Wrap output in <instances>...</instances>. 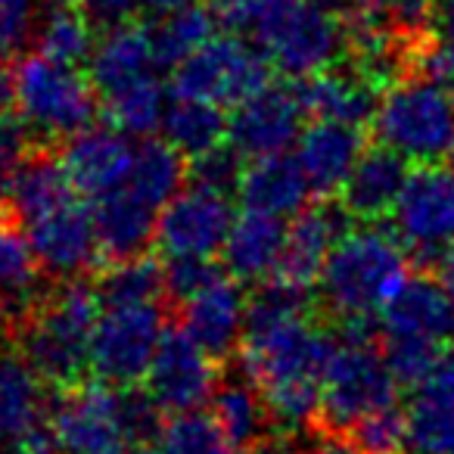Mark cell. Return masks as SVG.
Masks as SVG:
<instances>
[{
    "label": "cell",
    "instance_id": "6f0895ef",
    "mask_svg": "<svg viewBox=\"0 0 454 454\" xmlns=\"http://www.w3.org/2000/svg\"><path fill=\"white\" fill-rule=\"evenodd\" d=\"M51 7H59V4H75V0H47Z\"/></svg>",
    "mask_w": 454,
    "mask_h": 454
},
{
    "label": "cell",
    "instance_id": "e575fe53",
    "mask_svg": "<svg viewBox=\"0 0 454 454\" xmlns=\"http://www.w3.org/2000/svg\"><path fill=\"white\" fill-rule=\"evenodd\" d=\"M103 106L115 128H121L131 137H150L153 131L162 128L168 100H165L162 82L156 75H144L103 97Z\"/></svg>",
    "mask_w": 454,
    "mask_h": 454
},
{
    "label": "cell",
    "instance_id": "b9f144b4",
    "mask_svg": "<svg viewBox=\"0 0 454 454\" xmlns=\"http://www.w3.org/2000/svg\"><path fill=\"white\" fill-rule=\"evenodd\" d=\"M41 0H0V59H13L35 41Z\"/></svg>",
    "mask_w": 454,
    "mask_h": 454
},
{
    "label": "cell",
    "instance_id": "5b68a950",
    "mask_svg": "<svg viewBox=\"0 0 454 454\" xmlns=\"http://www.w3.org/2000/svg\"><path fill=\"white\" fill-rule=\"evenodd\" d=\"M97 94L90 75L78 66L57 63L44 53L22 57L16 69V109L38 146L69 140L94 125Z\"/></svg>",
    "mask_w": 454,
    "mask_h": 454
},
{
    "label": "cell",
    "instance_id": "ee69618b",
    "mask_svg": "<svg viewBox=\"0 0 454 454\" xmlns=\"http://www.w3.org/2000/svg\"><path fill=\"white\" fill-rule=\"evenodd\" d=\"M32 134H28L26 121L16 115H4L0 119V193L10 187L16 171L22 168L28 156H32Z\"/></svg>",
    "mask_w": 454,
    "mask_h": 454
},
{
    "label": "cell",
    "instance_id": "11a10c76",
    "mask_svg": "<svg viewBox=\"0 0 454 454\" xmlns=\"http://www.w3.org/2000/svg\"><path fill=\"white\" fill-rule=\"evenodd\" d=\"M243 454H284V451H278L274 445H249L243 448Z\"/></svg>",
    "mask_w": 454,
    "mask_h": 454
},
{
    "label": "cell",
    "instance_id": "7bdbcfd3",
    "mask_svg": "<svg viewBox=\"0 0 454 454\" xmlns=\"http://www.w3.org/2000/svg\"><path fill=\"white\" fill-rule=\"evenodd\" d=\"M221 278V268L215 259H202V255H165L162 262V284L165 296L175 302H187L200 290H206L212 280Z\"/></svg>",
    "mask_w": 454,
    "mask_h": 454
},
{
    "label": "cell",
    "instance_id": "d590c367",
    "mask_svg": "<svg viewBox=\"0 0 454 454\" xmlns=\"http://www.w3.org/2000/svg\"><path fill=\"white\" fill-rule=\"evenodd\" d=\"M38 53L57 59V63L82 66L90 59L97 47L94 26L84 20V13L75 4H59L41 16L38 35H35Z\"/></svg>",
    "mask_w": 454,
    "mask_h": 454
},
{
    "label": "cell",
    "instance_id": "f1b7e54d",
    "mask_svg": "<svg viewBox=\"0 0 454 454\" xmlns=\"http://www.w3.org/2000/svg\"><path fill=\"white\" fill-rule=\"evenodd\" d=\"M153 66H156V53H153L150 32L131 22V26L103 32L88 59V75L94 88L106 97L137 78L153 75Z\"/></svg>",
    "mask_w": 454,
    "mask_h": 454
},
{
    "label": "cell",
    "instance_id": "7c38bea8",
    "mask_svg": "<svg viewBox=\"0 0 454 454\" xmlns=\"http://www.w3.org/2000/svg\"><path fill=\"white\" fill-rule=\"evenodd\" d=\"M237 215L231 196L190 184L159 212L156 247L165 255L215 259L224 249Z\"/></svg>",
    "mask_w": 454,
    "mask_h": 454
},
{
    "label": "cell",
    "instance_id": "603a6c76",
    "mask_svg": "<svg viewBox=\"0 0 454 454\" xmlns=\"http://www.w3.org/2000/svg\"><path fill=\"white\" fill-rule=\"evenodd\" d=\"M286 234H290V224L280 215L255 212V208L237 215L221 249L231 278H237L240 284H265L268 278H274L284 259Z\"/></svg>",
    "mask_w": 454,
    "mask_h": 454
},
{
    "label": "cell",
    "instance_id": "1f68e13d",
    "mask_svg": "<svg viewBox=\"0 0 454 454\" xmlns=\"http://www.w3.org/2000/svg\"><path fill=\"white\" fill-rule=\"evenodd\" d=\"M184 181H187V165L181 153L168 140H144L137 146L125 187L162 212L181 193Z\"/></svg>",
    "mask_w": 454,
    "mask_h": 454
},
{
    "label": "cell",
    "instance_id": "ac0fdd59",
    "mask_svg": "<svg viewBox=\"0 0 454 454\" xmlns=\"http://www.w3.org/2000/svg\"><path fill=\"white\" fill-rule=\"evenodd\" d=\"M47 380L20 348H0V445H32L47 433Z\"/></svg>",
    "mask_w": 454,
    "mask_h": 454
},
{
    "label": "cell",
    "instance_id": "836d02e7",
    "mask_svg": "<svg viewBox=\"0 0 454 454\" xmlns=\"http://www.w3.org/2000/svg\"><path fill=\"white\" fill-rule=\"evenodd\" d=\"M215 28H218V22H215L212 10L200 7V4L156 16V22L146 28L153 41V53H156V66L175 69L190 53L200 51L208 38H215Z\"/></svg>",
    "mask_w": 454,
    "mask_h": 454
},
{
    "label": "cell",
    "instance_id": "3957f363",
    "mask_svg": "<svg viewBox=\"0 0 454 454\" xmlns=\"http://www.w3.org/2000/svg\"><path fill=\"white\" fill-rule=\"evenodd\" d=\"M97 284L84 278L63 280L20 324V352L51 386H75L90 371V336L100 317Z\"/></svg>",
    "mask_w": 454,
    "mask_h": 454
},
{
    "label": "cell",
    "instance_id": "9a60e30c",
    "mask_svg": "<svg viewBox=\"0 0 454 454\" xmlns=\"http://www.w3.org/2000/svg\"><path fill=\"white\" fill-rule=\"evenodd\" d=\"M82 200L84 196H75L22 227L41 268L53 278H84L103 259L94 227V208L84 206Z\"/></svg>",
    "mask_w": 454,
    "mask_h": 454
},
{
    "label": "cell",
    "instance_id": "f546056e",
    "mask_svg": "<svg viewBox=\"0 0 454 454\" xmlns=\"http://www.w3.org/2000/svg\"><path fill=\"white\" fill-rule=\"evenodd\" d=\"M82 196L72 187L69 175L63 168V159H53L51 153L35 150L32 156L22 162V168L16 171V177L7 187V206L10 215L20 221L22 227L38 221L41 215L53 212L63 202Z\"/></svg>",
    "mask_w": 454,
    "mask_h": 454
},
{
    "label": "cell",
    "instance_id": "9c48e42d",
    "mask_svg": "<svg viewBox=\"0 0 454 454\" xmlns=\"http://www.w3.org/2000/svg\"><path fill=\"white\" fill-rule=\"evenodd\" d=\"M57 454H137L131 429L121 411V389L109 383L69 386L51 404L47 417Z\"/></svg>",
    "mask_w": 454,
    "mask_h": 454
},
{
    "label": "cell",
    "instance_id": "7a4b0ae2",
    "mask_svg": "<svg viewBox=\"0 0 454 454\" xmlns=\"http://www.w3.org/2000/svg\"><path fill=\"white\" fill-rule=\"evenodd\" d=\"M408 278V249L395 231L364 221L342 234L324 262L315 290L340 324L373 321Z\"/></svg>",
    "mask_w": 454,
    "mask_h": 454
},
{
    "label": "cell",
    "instance_id": "94428289",
    "mask_svg": "<svg viewBox=\"0 0 454 454\" xmlns=\"http://www.w3.org/2000/svg\"><path fill=\"white\" fill-rule=\"evenodd\" d=\"M28 454H32V451H28Z\"/></svg>",
    "mask_w": 454,
    "mask_h": 454
},
{
    "label": "cell",
    "instance_id": "d4e9b609",
    "mask_svg": "<svg viewBox=\"0 0 454 454\" xmlns=\"http://www.w3.org/2000/svg\"><path fill=\"white\" fill-rule=\"evenodd\" d=\"M404 417L411 451L454 454V348L442 352L429 380L414 389Z\"/></svg>",
    "mask_w": 454,
    "mask_h": 454
},
{
    "label": "cell",
    "instance_id": "9f6ffc18",
    "mask_svg": "<svg viewBox=\"0 0 454 454\" xmlns=\"http://www.w3.org/2000/svg\"><path fill=\"white\" fill-rule=\"evenodd\" d=\"M7 218H10V206L0 200V227H7Z\"/></svg>",
    "mask_w": 454,
    "mask_h": 454
},
{
    "label": "cell",
    "instance_id": "cb8c5ba5",
    "mask_svg": "<svg viewBox=\"0 0 454 454\" xmlns=\"http://www.w3.org/2000/svg\"><path fill=\"white\" fill-rule=\"evenodd\" d=\"M411 177V162L395 150L377 144L361 153L358 165L340 190V202L352 218L380 221L392 215L404 184Z\"/></svg>",
    "mask_w": 454,
    "mask_h": 454
},
{
    "label": "cell",
    "instance_id": "d6986e66",
    "mask_svg": "<svg viewBox=\"0 0 454 454\" xmlns=\"http://www.w3.org/2000/svg\"><path fill=\"white\" fill-rule=\"evenodd\" d=\"M383 336L445 346L454 336V299L429 274H411L380 311Z\"/></svg>",
    "mask_w": 454,
    "mask_h": 454
},
{
    "label": "cell",
    "instance_id": "ffe728a7",
    "mask_svg": "<svg viewBox=\"0 0 454 454\" xmlns=\"http://www.w3.org/2000/svg\"><path fill=\"white\" fill-rule=\"evenodd\" d=\"M348 218L352 215L342 208V202L330 200H321L315 206H305L302 212H296L290 234H286L284 259H280V268L274 278L290 280V284L305 286V290H315L324 262L348 231Z\"/></svg>",
    "mask_w": 454,
    "mask_h": 454
},
{
    "label": "cell",
    "instance_id": "6da1fadb",
    "mask_svg": "<svg viewBox=\"0 0 454 454\" xmlns=\"http://www.w3.org/2000/svg\"><path fill=\"white\" fill-rule=\"evenodd\" d=\"M311 290L268 278L249 299L247 333L240 342L243 377L259 386L274 427L299 433L321 417L324 373L336 340L309 317Z\"/></svg>",
    "mask_w": 454,
    "mask_h": 454
},
{
    "label": "cell",
    "instance_id": "8fae6325",
    "mask_svg": "<svg viewBox=\"0 0 454 454\" xmlns=\"http://www.w3.org/2000/svg\"><path fill=\"white\" fill-rule=\"evenodd\" d=\"M392 231L420 265H435L442 249L454 243V175L439 165L411 171L395 208Z\"/></svg>",
    "mask_w": 454,
    "mask_h": 454
},
{
    "label": "cell",
    "instance_id": "4316f807",
    "mask_svg": "<svg viewBox=\"0 0 454 454\" xmlns=\"http://www.w3.org/2000/svg\"><path fill=\"white\" fill-rule=\"evenodd\" d=\"M237 193H240L247 208L286 218V215H296L309 206L311 184L296 156L278 153V156L253 159L247 165V171H243V181Z\"/></svg>",
    "mask_w": 454,
    "mask_h": 454
},
{
    "label": "cell",
    "instance_id": "816d5d0a",
    "mask_svg": "<svg viewBox=\"0 0 454 454\" xmlns=\"http://www.w3.org/2000/svg\"><path fill=\"white\" fill-rule=\"evenodd\" d=\"M311 4H315V7H321L324 13L342 20L346 26L361 13V0H311Z\"/></svg>",
    "mask_w": 454,
    "mask_h": 454
},
{
    "label": "cell",
    "instance_id": "91938a15",
    "mask_svg": "<svg viewBox=\"0 0 454 454\" xmlns=\"http://www.w3.org/2000/svg\"><path fill=\"white\" fill-rule=\"evenodd\" d=\"M137 454H156V451H146V448H144V451H137Z\"/></svg>",
    "mask_w": 454,
    "mask_h": 454
},
{
    "label": "cell",
    "instance_id": "ba28073f",
    "mask_svg": "<svg viewBox=\"0 0 454 454\" xmlns=\"http://www.w3.org/2000/svg\"><path fill=\"white\" fill-rule=\"evenodd\" d=\"M402 386L395 383L383 352L373 348V340L340 336L330 367L324 373L321 420L333 433H346L364 417L395 404Z\"/></svg>",
    "mask_w": 454,
    "mask_h": 454
},
{
    "label": "cell",
    "instance_id": "52a82bcc",
    "mask_svg": "<svg viewBox=\"0 0 454 454\" xmlns=\"http://www.w3.org/2000/svg\"><path fill=\"white\" fill-rule=\"evenodd\" d=\"M271 59L240 35H215L200 51L175 66L171 88L177 97H196L215 106H240L271 84Z\"/></svg>",
    "mask_w": 454,
    "mask_h": 454
},
{
    "label": "cell",
    "instance_id": "60d3db41",
    "mask_svg": "<svg viewBox=\"0 0 454 454\" xmlns=\"http://www.w3.org/2000/svg\"><path fill=\"white\" fill-rule=\"evenodd\" d=\"M352 439L364 454H398L408 445V417L392 404L355 423Z\"/></svg>",
    "mask_w": 454,
    "mask_h": 454
},
{
    "label": "cell",
    "instance_id": "f5cc1de1",
    "mask_svg": "<svg viewBox=\"0 0 454 454\" xmlns=\"http://www.w3.org/2000/svg\"><path fill=\"white\" fill-rule=\"evenodd\" d=\"M435 278H439V284L448 290V296L454 299V243H448L445 249H442V255L435 259Z\"/></svg>",
    "mask_w": 454,
    "mask_h": 454
},
{
    "label": "cell",
    "instance_id": "db71d44e",
    "mask_svg": "<svg viewBox=\"0 0 454 454\" xmlns=\"http://www.w3.org/2000/svg\"><path fill=\"white\" fill-rule=\"evenodd\" d=\"M190 4H196V0H140V7L150 10V13H156V16L175 13V10L190 7Z\"/></svg>",
    "mask_w": 454,
    "mask_h": 454
},
{
    "label": "cell",
    "instance_id": "74e56055",
    "mask_svg": "<svg viewBox=\"0 0 454 454\" xmlns=\"http://www.w3.org/2000/svg\"><path fill=\"white\" fill-rule=\"evenodd\" d=\"M234 442L227 439L212 411H181L165 420L156 439V454H234Z\"/></svg>",
    "mask_w": 454,
    "mask_h": 454
},
{
    "label": "cell",
    "instance_id": "83f0119b",
    "mask_svg": "<svg viewBox=\"0 0 454 454\" xmlns=\"http://www.w3.org/2000/svg\"><path fill=\"white\" fill-rule=\"evenodd\" d=\"M41 262L28 243L26 231L0 227V324H22L41 299L47 296L41 284Z\"/></svg>",
    "mask_w": 454,
    "mask_h": 454
},
{
    "label": "cell",
    "instance_id": "f6af8a7d",
    "mask_svg": "<svg viewBox=\"0 0 454 454\" xmlns=\"http://www.w3.org/2000/svg\"><path fill=\"white\" fill-rule=\"evenodd\" d=\"M206 7L212 10L215 22H218V28H224V35L253 38L262 16H265L268 0H208Z\"/></svg>",
    "mask_w": 454,
    "mask_h": 454
},
{
    "label": "cell",
    "instance_id": "484cf974",
    "mask_svg": "<svg viewBox=\"0 0 454 454\" xmlns=\"http://www.w3.org/2000/svg\"><path fill=\"white\" fill-rule=\"evenodd\" d=\"M94 227L100 240V255L106 262L137 259L156 243L159 208L121 187L94 202Z\"/></svg>",
    "mask_w": 454,
    "mask_h": 454
},
{
    "label": "cell",
    "instance_id": "d6a6232c",
    "mask_svg": "<svg viewBox=\"0 0 454 454\" xmlns=\"http://www.w3.org/2000/svg\"><path fill=\"white\" fill-rule=\"evenodd\" d=\"M212 414L227 433V439L234 442V448L255 445L265 435L268 423H271L265 398H262L259 386L249 377L221 383L212 395Z\"/></svg>",
    "mask_w": 454,
    "mask_h": 454
},
{
    "label": "cell",
    "instance_id": "681fc988",
    "mask_svg": "<svg viewBox=\"0 0 454 454\" xmlns=\"http://www.w3.org/2000/svg\"><path fill=\"white\" fill-rule=\"evenodd\" d=\"M305 454H364V451L355 445V439L333 433V435H324V439H315L305 448Z\"/></svg>",
    "mask_w": 454,
    "mask_h": 454
},
{
    "label": "cell",
    "instance_id": "4fadbf2b",
    "mask_svg": "<svg viewBox=\"0 0 454 454\" xmlns=\"http://www.w3.org/2000/svg\"><path fill=\"white\" fill-rule=\"evenodd\" d=\"M144 383L159 408L168 414L196 411L212 402L218 389V361L202 352L181 327L165 330Z\"/></svg>",
    "mask_w": 454,
    "mask_h": 454
},
{
    "label": "cell",
    "instance_id": "2e32d148",
    "mask_svg": "<svg viewBox=\"0 0 454 454\" xmlns=\"http://www.w3.org/2000/svg\"><path fill=\"white\" fill-rule=\"evenodd\" d=\"M134 156H137L134 137L115 128L113 121L90 125L78 131L75 137L63 140L66 175L84 200L94 202L125 187Z\"/></svg>",
    "mask_w": 454,
    "mask_h": 454
},
{
    "label": "cell",
    "instance_id": "680465c9",
    "mask_svg": "<svg viewBox=\"0 0 454 454\" xmlns=\"http://www.w3.org/2000/svg\"><path fill=\"white\" fill-rule=\"evenodd\" d=\"M448 171L454 175V153H451V159H448Z\"/></svg>",
    "mask_w": 454,
    "mask_h": 454
},
{
    "label": "cell",
    "instance_id": "7dc6e473",
    "mask_svg": "<svg viewBox=\"0 0 454 454\" xmlns=\"http://www.w3.org/2000/svg\"><path fill=\"white\" fill-rule=\"evenodd\" d=\"M417 72L435 78L448 94L454 97V47H442L433 41H423L420 57H417Z\"/></svg>",
    "mask_w": 454,
    "mask_h": 454
},
{
    "label": "cell",
    "instance_id": "c3c4849f",
    "mask_svg": "<svg viewBox=\"0 0 454 454\" xmlns=\"http://www.w3.org/2000/svg\"><path fill=\"white\" fill-rule=\"evenodd\" d=\"M429 41L442 47H454V0H439V4H435Z\"/></svg>",
    "mask_w": 454,
    "mask_h": 454
},
{
    "label": "cell",
    "instance_id": "4dcf8cb0",
    "mask_svg": "<svg viewBox=\"0 0 454 454\" xmlns=\"http://www.w3.org/2000/svg\"><path fill=\"white\" fill-rule=\"evenodd\" d=\"M162 137L175 146L181 156H200L212 146L224 144L227 137V115L221 106L196 97H175L168 100L162 119Z\"/></svg>",
    "mask_w": 454,
    "mask_h": 454
},
{
    "label": "cell",
    "instance_id": "277c9868",
    "mask_svg": "<svg viewBox=\"0 0 454 454\" xmlns=\"http://www.w3.org/2000/svg\"><path fill=\"white\" fill-rule=\"evenodd\" d=\"M371 125L377 144L408 162L435 165L454 153V97L435 78L414 72L380 97Z\"/></svg>",
    "mask_w": 454,
    "mask_h": 454
},
{
    "label": "cell",
    "instance_id": "8992f818",
    "mask_svg": "<svg viewBox=\"0 0 454 454\" xmlns=\"http://www.w3.org/2000/svg\"><path fill=\"white\" fill-rule=\"evenodd\" d=\"M253 41H259L274 69L296 82L336 66L348 51L346 22L324 13L311 0L274 4Z\"/></svg>",
    "mask_w": 454,
    "mask_h": 454
},
{
    "label": "cell",
    "instance_id": "f35d334b",
    "mask_svg": "<svg viewBox=\"0 0 454 454\" xmlns=\"http://www.w3.org/2000/svg\"><path fill=\"white\" fill-rule=\"evenodd\" d=\"M442 352H445V346H435V342L383 336V358L402 389H417L427 383L429 373L439 364Z\"/></svg>",
    "mask_w": 454,
    "mask_h": 454
},
{
    "label": "cell",
    "instance_id": "ab89813d",
    "mask_svg": "<svg viewBox=\"0 0 454 454\" xmlns=\"http://www.w3.org/2000/svg\"><path fill=\"white\" fill-rule=\"evenodd\" d=\"M243 171H247V156L234 144H218L190 159L187 181L196 184V187L218 190V193L231 196L234 190H240Z\"/></svg>",
    "mask_w": 454,
    "mask_h": 454
},
{
    "label": "cell",
    "instance_id": "8d00e7d4",
    "mask_svg": "<svg viewBox=\"0 0 454 454\" xmlns=\"http://www.w3.org/2000/svg\"><path fill=\"white\" fill-rule=\"evenodd\" d=\"M97 296L103 309L109 305H140L159 302L165 296L162 265L153 262L150 255H137L128 262H109V271L97 280Z\"/></svg>",
    "mask_w": 454,
    "mask_h": 454
},
{
    "label": "cell",
    "instance_id": "7402d4cb",
    "mask_svg": "<svg viewBox=\"0 0 454 454\" xmlns=\"http://www.w3.org/2000/svg\"><path fill=\"white\" fill-rule=\"evenodd\" d=\"M296 150L299 165L311 184V193L333 200L364 153V134L355 125L317 119L302 131Z\"/></svg>",
    "mask_w": 454,
    "mask_h": 454
},
{
    "label": "cell",
    "instance_id": "e0dca14e",
    "mask_svg": "<svg viewBox=\"0 0 454 454\" xmlns=\"http://www.w3.org/2000/svg\"><path fill=\"white\" fill-rule=\"evenodd\" d=\"M249 299L243 296V286L237 278H224L181 302V330L215 361L237 352L247 333Z\"/></svg>",
    "mask_w": 454,
    "mask_h": 454
},
{
    "label": "cell",
    "instance_id": "f907efd6",
    "mask_svg": "<svg viewBox=\"0 0 454 454\" xmlns=\"http://www.w3.org/2000/svg\"><path fill=\"white\" fill-rule=\"evenodd\" d=\"M16 106V72L7 66V59H0V119L13 115Z\"/></svg>",
    "mask_w": 454,
    "mask_h": 454
},
{
    "label": "cell",
    "instance_id": "6125c7cd",
    "mask_svg": "<svg viewBox=\"0 0 454 454\" xmlns=\"http://www.w3.org/2000/svg\"><path fill=\"white\" fill-rule=\"evenodd\" d=\"M411 454H414V451H411Z\"/></svg>",
    "mask_w": 454,
    "mask_h": 454
},
{
    "label": "cell",
    "instance_id": "bcb514c9",
    "mask_svg": "<svg viewBox=\"0 0 454 454\" xmlns=\"http://www.w3.org/2000/svg\"><path fill=\"white\" fill-rule=\"evenodd\" d=\"M75 7L84 20L94 26V32H113V28L131 26L140 13V0H75Z\"/></svg>",
    "mask_w": 454,
    "mask_h": 454
},
{
    "label": "cell",
    "instance_id": "44dd1931",
    "mask_svg": "<svg viewBox=\"0 0 454 454\" xmlns=\"http://www.w3.org/2000/svg\"><path fill=\"white\" fill-rule=\"evenodd\" d=\"M296 94L305 113L324 121H342V125H367L380 106L383 90H377L352 63H336L309 78H299Z\"/></svg>",
    "mask_w": 454,
    "mask_h": 454
},
{
    "label": "cell",
    "instance_id": "30bf717a",
    "mask_svg": "<svg viewBox=\"0 0 454 454\" xmlns=\"http://www.w3.org/2000/svg\"><path fill=\"white\" fill-rule=\"evenodd\" d=\"M165 336V311L159 302L109 305L97 317L90 336V373L109 386H137L146 377Z\"/></svg>",
    "mask_w": 454,
    "mask_h": 454
},
{
    "label": "cell",
    "instance_id": "5bb4252c",
    "mask_svg": "<svg viewBox=\"0 0 454 454\" xmlns=\"http://www.w3.org/2000/svg\"><path fill=\"white\" fill-rule=\"evenodd\" d=\"M305 106L296 94V84H268L255 97L234 106L227 119V140L247 159L290 153L302 137Z\"/></svg>",
    "mask_w": 454,
    "mask_h": 454
}]
</instances>
